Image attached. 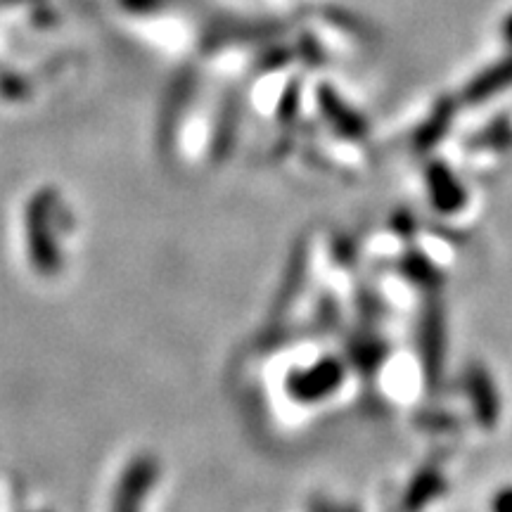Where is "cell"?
<instances>
[{"mask_svg": "<svg viewBox=\"0 0 512 512\" xmlns=\"http://www.w3.org/2000/svg\"><path fill=\"white\" fill-rule=\"evenodd\" d=\"M164 0H124V5L128 10L136 12H147V10H157Z\"/></svg>", "mask_w": 512, "mask_h": 512, "instance_id": "obj_1", "label": "cell"}, {"mask_svg": "<svg viewBox=\"0 0 512 512\" xmlns=\"http://www.w3.org/2000/svg\"><path fill=\"white\" fill-rule=\"evenodd\" d=\"M498 512H512V498L508 496V498H501V501H498Z\"/></svg>", "mask_w": 512, "mask_h": 512, "instance_id": "obj_2", "label": "cell"}]
</instances>
